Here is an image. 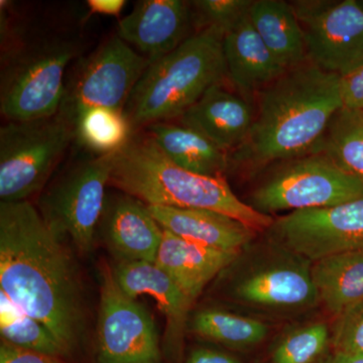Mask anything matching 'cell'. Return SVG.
I'll return each mask as SVG.
<instances>
[{
  "instance_id": "obj_30",
  "label": "cell",
  "mask_w": 363,
  "mask_h": 363,
  "mask_svg": "<svg viewBox=\"0 0 363 363\" xmlns=\"http://www.w3.org/2000/svg\"><path fill=\"white\" fill-rule=\"evenodd\" d=\"M331 346L333 350L363 355V301L336 316Z\"/></svg>"
},
{
  "instance_id": "obj_5",
  "label": "cell",
  "mask_w": 363,
  "mask_h": 363,
  "mask_svg": "<svg viewBox=\"0 0 363 363\" xmlns=\"http://www.w3.org/2000/svg\"><path fill=\"white\" fill-rule=\"evenodd\" d=\"M312 267L311 260L267 236L243 247L218 279L234 304L267 316H292L320 304Z\"/></svg>"
},
{
  "instance_id": "obj_31",
  "label": "cell",
  "mask_w": 363,
  "mask_h": 363,
  "mask_svg": "<svg viewBox=\"0 0 363 363\" xmlns=\"http://www.w3.org/2000/svg\"><path fill=\"white\" fill-rule=\"evenodd\" d=\"M340 88L343 107L363 111V67L341 78Z\"/></svg>"
},
{
  "instance_id": "obj_35",
  "label": "cell",
  "mask_w": 363,
  "mask_h": 363,
  "mask_svg": "<svg viewBox=\"0 0 363 363\" xmlns=\"http://www.w3.org/2000/svg\"><path fill=\"white\" fill-rule=\"evenodd\" d=\"M318 363H363V355L333 350L328 355H325Z\"/></svg>"
},
{
  "instance_id": "obj_16",
  "label": "cell",
  "mask_w": 363,
  "mask_h": 363,
  "mask_svg": "<svg viewBox=\"0 0 363 363\" xmlns=\"http://www.w3.org/2000/svg\"><path fill=\"white\" fill-rule=\"evenodd\" d=\"M104 230L117 262H156L162 228L145 203L130 195L105 203Z\"/></svg>"
},
{
  "instance_id": "obj_9",
  "label": "cell",
  "mask_w": 363,
  "mask_h": 363,
  "mask_svg": "<svg viewBox=\"0 0 363 363\" xmlns=\"http://www.w3.org/2000/svg\"><path fill=\"white\" fill-rule=\"evenodd\" d=\"M76 52L75 45L57 42L16 59L2 75V116L9 121H39L57 116L66 96V68Z\"/></svg>"
},
{
  "instance_id": "obj_20",
  "label": "cell",
  "mask_w": 363,
  "mask_h": 363,
  "mask_svg": "<svg viewBox=\"0 0 363 363\" xmlns=\"http://www.w3.org/2000/svg\"><path fill=\"white\" fill-rule=\"evenodd\" d=\"M223 52L227 78L243 95L259 92L286 71L260 39L248 13L224 33Z\"/></svg>"
},
{
  "instance_id": "obj_18",
  "label": "cell",
  "mask_w": 363,
  "mask_h": 363,
  "mask_svg": "<svg viewBox=\"0 0 363 363\" xmlns=\"http://www.w3.org/2000/svg\"><path fill=\"white\" fill-rule=\"evenodd\" d=\"M147 207L162 229L202 247L240 252L257 238L250 226L212 210Z\"/></svg>"
},
{
  "instance_id": "obj_10",
  "label": "cell",
  "mask_w": 363,
  "mask_h": 363,
  "mask_svg": "<svg viewBox=\"0 0 363 363\" xmlns=\"http://www.w3.org/2000/svg\"><path fill=\"white\" fill-rule=\"evenodd\" d=\"M290 4L304 32L308 61L341 78L363 67V11L358 0Z\"/></svg>"
},
{
  "instance_id": "obj_8",
  "label": "cell",
  "mask_w": 363,
  "mask_h": 363,
  "mask_svg": "<svg viewBox=\"0 0 363 363\" xmlns=\"http://www.w3.org/2000/svg\"><path fill=\"white\" fill-rule=\"evenodd\" d=\"M116 155H95L78 162L43 198L45 220L62 238L69 236L82 253L94 247Z\"/></svg>"
},
{
  "instance_id": "obj_27",
  "label": "cell",
  "mask_w": 363,
  "mask_h": 363,
  "mask_svg": "<svg viewBox=\"0 0 363 363\" xmlns=\"http://www.w3.org/2000/svg\"><path fill=\"white\" fill-rule=\"evenodd\" d=\"M76 138L95 155L119 152L133 130L123 111L95 107L81 112L74 121Z\"/></svg>"
},
{
  "instance_id": "obj_21",
  "label": "cell",
  "mask_w": 363,
  "mask_h": 363,
  "mask_svg": "<svg viewBox=\"0 0 363 363\" xmlns=\"http://www.w3.org/2000/svg\"><path fill=\"white\" fill-rule=\"evenodd\" d=\"M147 135L174 164L198 175L225 178L230 155L197 131L169 121L147 126Z\"/></svg>"
},
{
  "instance_id": "obj_12",
  "label": "cell",
  "mask_w": 363,
  "mask_h": 363,
  "mask_svg": "<svg viewBox=\"0 0 363 363\" xmlns=\"http://www.w3.org/2000/svg\"><path fill=\"white\" fill-rule=\"evenodd\" d=\"M152 62L121 38L98 48L79 71L61 111L74 123L81 112L95 107L123 111L143 73Z\"/></svg>"
},
{
  "instance_id": "obj_1",
  "label": "cell",
  "mask_w": 363,
  "mask_h": 363,
  "mask_svg": "<svg viewBox=\"0 0 363 363\" xmlns=\"http://www.w3.org/2000/svg\"><path fill=\"white\" fill-rule=\"evenodd\" d=\"M62 236L32 203H0V290L45 324L67 354L85 328L80 276Z\"/></svg>"
},
{
  "instance_id": "obj_24",
  "label": "cell",
  "mask_w": 363,
  "mask_h": 363,
  "mask_svg": "<svg viewBox=\"0 0 363 363\" xmlns=\"http://www.w3.org/2000/svg\"><path fill=\"white\" fill-rule=\"evenodd\" d=\"M190 330L200 337L233 350H247L267 338L269 326L257 318L206 308L189 320Z\"/></svg>"
},
{
  "instance_id": "obj_13",
  "label": "cell",
  "mask_w": 363,
  "mask_h": 363,
  "mask_svg": "<svg viewBox=\"0 0 363 363\" xmlns=\"http://www.w3.org/2000/svg\"><path fill=\"white\" fill-rule=\"evenodd\" d=\"M266 234L313 262L338 253L363 252V199L290 212L274 218Z\"/></svg>"
},
{
  "instance_id": "obj_6",
  "label": "cell",
  "mask_w": 363,
  "mask_h": 363,
  "mask_svg": "<svg viewBox=\"0 0 363 363\" xmlns=\"http://www.w3.org/2000/svg\"><path fill=\"white\" fill-rule=\"evenodd\" d=\"M250 194L259 213L301 211L363 199V183L322 152L277 162Z\"/></svg>"
},
{
  "instance_id": "obj_33",
  "label": "cell",
  "mask_w": 363,
  "mask_h": 363,
  "mask_svg": "<svg viewBox=\"0 0 363 363\" xmlns=\"http://www.w3.org/2000/svg\"><path fill=\"white\" fill-rule=\"evenodd\" d=\"M185 363H242L233 355L210 348H197L190 353Z\"/></svg>"
},
{
  "instance_id": "obj_3",
  "label": "cell",
  "mask_w": 363,
  "mask_h": 363,
  "mask_svg": "<svg viewBox=\"0 0 363 363\" xmlns=\"http://www.w3.org/2000/svg\"><path fill=\"white\" fill-rule=\"evenodd\" d=\"M111 185L147 206L207 209L266 233L274 217L238 197L225 178L198 175L174 164L149 135L133 138L116 152Z\"/></svg>"
},
{
  "instance_id": "obj_11",
  "label": "cell",
  "mask_w": 363,
  "mask_h": 363,
  "mask_svg": "<svg viewBox=\"0 0 363 363\" xmlns=\"http://www.w3.org/2000/svg\"><path fill=\"white\" fill-rule=\"evenodd\" d=\"M98 363H162L159 335L149 311L102 269L97 324Z\"/></svg>"
},
{
  "instance_id": "obj_23",
  "label": "cell",
  "mask_w": 363,
  "mask_h": 363,
  "mask_svg": "<svg viewBox=\"0 0 363 363\" xmlns=\"http://www.w3.org/2000/svg\"><path fill=\"white\" fill-rule=\"evenodd\" d=\"M320 304L334 316L363 301V252L338 253L313 262Z\"/></svg>"
},
{
  "instance_id": "obj_7",
  "label": "cell",
  "mask_w": 363,
  "mask_h": 363,
  "mask_svg": "<svg viewBox=\"0 0 363 363\" xmlns=\"http://www.w3.org/2000/svg\"><path fill=\"white\" fill-rule=\"evenodd\" d=\"M76 138L75 125L59 112L50 118L9 121L0 128V200L11 203L44 187Z\"/></svg>"
},
{
  "instance_id": "obj_29",
  "label": "cell",
  "mask_w": 363,
  "mask_h": 363,
  "mask_svg": "<svg viewBox=\"0 0 363 363\" xmlns=\"http://www.w3.org/2000/svg\"><path fill=\"white\" fill-rule=\"evenodd\" d=\"M253 0H196L191 1L193 21L200 30L214 28L225 33L248 13Z\"/></svg>"
},
{
  "instance_id": "obj_32",
  "label": "cell",
  "mask_w": 363,
  "mask_h": 363,
  "mask_svg": "<svg viewBox=\"0 0 363 363\" xmlns=\"http://www.w3.org/2000/svg\"><path fill=\"white\" fill-rule=\"evenodd\" d=\"M0 363H62L60 357L21 350L1 340Z\"/></svg>"
},
{
  "instance_id": "obj_17",
  "label": "cell",
  "mask_w": 363,
  "mask_h": 363,
  "mask_svg": "<svg viewBox=\"0 0 363 363\" xmlns=\"http://www.w3.org/2000/svg\"><path fill=\"white\" fill-rule=\"evenodd\" d=\"M111 269L117 285L126 295L133 298L147 295L156 301L166 318L167 343L172 350L178 348L190 320L192 301L155 262H116Z\"/></svg>"
},
{
  "instance_id": "obj_26",
  "label": "cell",
  "mask_w": 363,
  "mask_h": 363,
  "mask_svg": "<svg viewBox=\"0 0 363 363\" xmlns=\"http://www.w3.org/2000/svg\"><path fill=\"white\" fill-rule=\"evenodd\" d=\"M0 333L2 340L21 350L51 357H65L63 346L52 331L30 316L0 290Z\"/></svg>"
},
{
  "instance_id": "obj_14",
  "label": "cell",
  "mask_w": 363,
  "mask_h": 363,
  "mask_svg": "<svg viewBox=\"0 0 363 363\" xmlns=\"http://www.w3.org/2000/svg\"><path fill=\"white\" fill-rule=\"evenodd\" d=\"M193 21L190 2L143 0L117 28V35L133 45L150 61L166 56L188 38Z\"/></svg>"
},
{
  "instance_id": "obj_34",
  "label": "cell",
  "mask_w": 363,
  "mask_h": 363,
  "mask_svg": "<svg viewBox=\"0 0 363 363\" xmlns=\"http://www.w3.org/2000/svg\"><path fill=\"white\" fill-rule=\"evenodd\" d=\"M87 6L92 13L117 16L123 11L125 1L124 0H89L87 1Z\"/></svg>"
},
{
  "instance_id": "obj_15",
  "label": "cell",
  "mask_w": 363,
  "mask_h": 363,
  "mask_svg": "<svg viewBox=\"0 0 363 363\" xmlns=\"http://www.w3.org/2000/svg\"><path fill=\"white\" fill-rule=\"evenodd\" d=\"M178 119L229 154L247 140L255 111L247 98L226 89L222 83L210 88Z\"/></svg>"
},
{
  "instance_id": "obj_4",
  "label": "cell",
  "mask_w": 363,
  "mask_h": 363,
  "mask_svg": "<svg viewBox=\"0 0 363 363\" xmlns=\"http://www.w3.org/2000/svg\"><path fill=\"white\" fill-rule=\"evenodd\" d=\"M224 33L202 28L173 52L150 63L124 108L131 128L180 118L227 78Z\"/></svg>"
},
{
  "instance_id": "obj_25",
  "label": "cell",
  "mask_w": 363,
  "mask_h": 363,
  "mask_svg": "<svg viewBox=\"0 0 363 363\" xmlns=\"http://www.w3.org/2000/svg\"><path fill=\"white\" fill-rule=\"evenodd\" d=\"M318 152L363 183V111L339 109L332 117Z\"/></svg>"
},
{
  "instance_id": "obj_2",
  "label": "cell",
  "mask_w": 363,
  "mask_h": 363,
  "mask_svg": "<svg viewBox=\"0 0 363 363\" xmlns=\"http://www.w3.org/2000/svg\"><path fill=\"white\" fill-rule=\"evenodd\" d=\"M341 77L311 62L289 69L257 92V111L247 140L231 164L252 169L315 154L334 114L342 108Z\"/></svg>"
},
{
  "instance_id": "obj_22",
  "label": "cell",
  "mask_w": 363,
  "mask_h": 363,
  "mask_svg": "<svg viewBox=\"0 0 363 363\" xmlns=\"http://www.w3.org/2000/svg\"><path fill=\"white\" fill-rule=\"evenodd\" d=\"M248 16L260 39L286 70L308 61L304 32L290 2L255 0Z\"/></svg>"
},
{
  "instance_id": "obj_19",
  "label": "cell",
  "mask_w": 363,
  "mask_h": 363,
  "mask_svg": "<svg viewBox=\"0 0 363 363\" xmlns=\"http://www.w3.org/2000/svg\"><path fill=\"white\" fill-rule=\"evenodd\" d=\"M240 252L202 247L162 229L155 264L194 303L208 284L218 278Z\"/></svg>"
},
{
  "instance_id": "obj_28",
  "label": "cell",
  "mask_w": 363,
  "mask_h": 363,
  "mask_svg": "<svg viewBox=\"0 0 363 363\" xmlns=\"http://www.w3.org/2000/svg\"><path fill=\"white\" fill-rule=\"evenodd\" d=\"M331 345V329L323 322H313L286 332L272 348V363H315Z\"/></svg>"
},
{
  "instance_id": "obj_36",
  "label": "cell",
  "mask_w": 363,
  "mask_h": 363,
  "mask_svg": "<svg viewBox=\"0 0 363 363\" xmlns=\"http://www.w3.org/2000/svg\"><path fill=\"white\" fill-rule=\"evenodd\" d=\"M358 4H359V6L362 7L363 11V0H358Z\"/></svg>"
}]
</instances>
